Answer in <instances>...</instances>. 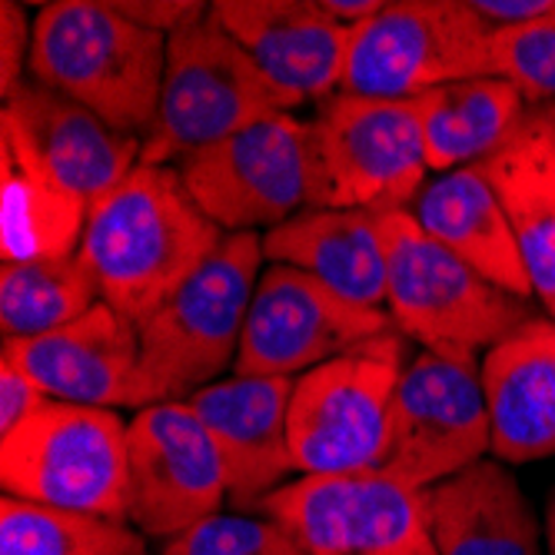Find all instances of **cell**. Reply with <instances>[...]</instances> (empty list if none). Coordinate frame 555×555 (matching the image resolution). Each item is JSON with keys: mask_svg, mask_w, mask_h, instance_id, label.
Segmentation results:
<instances>
[{"mask_svg": "<svg viewBox=\"0 0 555 555\" xmlns=\"http://www.w3.org/2000/svg\"><path fill=\"white\" fill-rule=\"evenodd\" d=\"M317 210H410L426 186L416 100L336 93L317 107Z\"/></svg>", "mask_w": 555, "mask_h": 555, "instance_id": "obj_8", "label": "cell"}, {"mask_svg": "<svg viewBox=\"0 0 555 555\" xmlns=\"http://www.w3.org/2000/svg\"><path fill=\"white\" fill-rule=\"evenodd\" d=\"M429 173L482 164L529 114L526 96L502 77H469L416 96Z\"/></svg>", "mask_w": 555, "mask_h": 555, "instance_id": "obj_24", "label": "cell"}, {"mask_svg": "<svg viewBox=\"0 0 555 555\" xmlns=\"http://www.w3.org/2000/svg\"><path fill=\"white\" fill-rule=\"evenodd\" d=\"M14 360L50 399L93 410H146L140 326L100 299L90 313L34 339H4Z\"/></svg>", "mask_w": 555, "mask_h": 555, "instance_id": "obj_16", "label": "cell"}, {"mask_svg": "<svg viewBox=\"0 0 555 555\" xmlns=\"http://www.w3.org/2000/svg\"><path fill=\"white\" fill-rule=\"evenodd\" d=\"M410 214L433 240H439L449 254H456L492 286L519 299L535 296L509 217L479 164L426 180Z\"/></svg>", "mask_w": 555, "mask_h": 555, "instance_id": "obj_21", "label": "cell"}, {"mask_svg": "<svg viewBox=\"0 0 555 555\" xmlns=\"http://www.w3.org/2000/svg\"><path fill=\"white\" fill-rule=\"evenodd\" d=\"M167 40L111 4L57 0L34 21L27 67L37 83L77 100L114 130L146 137L160 107Z\"/></svg>", "mask_w": 555, "mask_h": 555, "instance_id": "obj_2", "label": "cell"}, {"mask_svg": "<svg viewBox=\"0 0 555 555\" xmlns=\"http://www.w3.org/2000/svg\"><path fill=\"white\" fill-rule=\"evenodd\" d=\"M50 402V396L8 357H0V439L24 426Z\"/></svg>", "mask_w": 555, "mask_h": 555, "instance_id": "obj_30", "label": "cell"}, {"mask_svg": "<svg viewBox=\"0 0 555 555\" xmlns=\"http://www.w3.org/2000/svg\"><path fill=\"white\" fill-rule=\"evenodd\" d=\"M263 257L317 276L357 307H386V249L373 210H302L263 233Z\"/></svg>", "mask_w": 555, "mask_h": 555, "instance_id": "obj_23", "label": "cell"}, {"mask_svg": "<svg viewBox=\"0 0 555 555\" xmlns=\"http://www.w3.org/2000/svg\"><path fill=\"white\" fill-rule=\"evenodd\" d=\"M210 11L289 111L320 107L343 90L352 27L333 21L320 0H217Z\"/></svg>", "mask_w": 555, "mask_h": 555, "instance_id": "obj_17", "label": "cell"}, {"mask_svg": "<svg viewBox=\"0 0 555 555\" xmlns=\"http://www.w3.org/2000/svg\"><path fill=\"white\" fill-rule=\"evenodd\" d=\"M0 257L4 267L47 263L80 254L90 210L80 199L21 173L8 150H0Z\"/></svg>", "mask_w": 555, "mask_h": 555, "instance_id": "obj_25", "label": "cell"}, {"mask_svg": "<svg viewBox=\"0 0 555 555\" xmlns=\"http://www.w3.org/2000/svg\"><path fill=\"white\" fill-rule=\"evenodd\" d=\"M482 392L499 463L555 456V320H529L482 357Z\"/></svg>", "mask_w": 555, "mask_h": 555, "instance_id": "obj_19", "label": "cell"}, {"mask_svg": "<svg viewBox=\"0 0 555 555\" xmlns=\"http://www.w3.org/2000/svg\"><path fill=\"white\" fill-rule=\"evenodd\" d=\"M492 452V426L476 360L420 349L402 370L383 469L410 489H429Z\"/></svg>", "mask_w": 555, "mask_h": 555, "instance_id": "obj_12", "label": "cell"}, {"mask_svg": "<svg viewBox=\"0 0 555 555\" xmlns=\"http://www.w3.org/2000/svg\"><path fill=\"white\" fill-rule=\"evenodd\" d=\"M293 386L296 379L286 376H230L186 399L217 442L236 513L260 509L296 473L289 449Z\"/></svg>", "mask_w": 555, "mask_h": 555, "instance_id": "obj_18", "label": "cell"}, {"mask_svg": "<svg viewBox=\"0 0 555 555\" xmlns=\"http://www.w3.org/2000/svg\"><path fill=\"white\" fill-rule=\"evenodd\" d=\"M190 196L227 233L276 230L317 210L313 120L273 114L180 164Z\"/></svg>", "mask_w": 555, "mask_h": 555, "instance_id": "obj_9", "label": "cell"}, {"mask_svg": "<svg viewBox=\"0 0 555 555\" xmlns=\"http://www.w3.org/2000/svg\"><path fill=\"white\" fill-rule=\"evenodd\" d=\"M392 330L389 310L357 307L317 276L270 263L249 302L233 376L299 379Z\"/></svg>", "mask_w": 555, "mask_h": 555, "instance_id": "obj_13", "label": "cell"}, {"mask_svg": "<svg viewBox=\"0 0 555 555\" xmlns=\"http://www.w3.org/2000/svg\"><path fill=\"white\" fill-rule=\"evenodd\" d=\"M489 43L469 0H386L352 27L343 93L416 100L452 80L489 77Z\"/></svg>", "mask_w": 555, "mask_h": 555, "instance_id": "obj_10", "label": "cell"}, {"mask_svg": "<svg viewBox=\"0 0 555 555\" xmlns=\"http://www.w3.org/2000/svg\"><path fill=\"white\" fill-rule=\"evenodd\" d=\"M489 77L509 80L529 107L555 104V11L492 37Z\"/></svg>", "mask_w": 555, "mask_h": 555, "instance_id": "obj_28", "label": "cell"}, {"mask_svg": "<svg viewBox=\"0 0 555 555\" xmlns=\"http://www.w3.org/2000/svg\"><path fill=\"white\" fill-rule=\"evenodd\" d=\"M307 555H439L426 495L386 473L299 476L260 502Z\"/></svg>", "mask_w": 555, "mask_h": 555, "instance_id": "obj_11", "label": "cell"}, {"mask_svg": "<svg viewBox=\"0 0 555 555\" xmlns=\"http://www.w3.org/2000/svg\"><path fill=\"white\" fill-rule=\"evenodd\" d=\"M469 4L492 37L526 27L555 11V0H469Z\"/></svg>", "mask_w": 555, "mask_h": 555, "instance_id": "obj_33", "label": "cell"}, {"mask_svg": "<svg viewBox=\"0 0 555 555\" xmlns=\"http://www.w3.org/2000/svg\"><path fill=\"white\" fill-rule=\"evenodd\" d=\"M160 555H307V548L263 513H220L170 539Z\"/></svg>", "mask_w": 555, "mask_h": 555, "instance_id": "obj_29", "label": "cell"}, {"mask_svg": "<svg viewBox=\"0 0 555 555\" xmlns=\"http://www.w3.org/2000/svg\"><path fill=\"white\" fill-rule=\"evenodd\" d=\"M230 495L227 466L190 402H157L127 423V509L143 539H177Z\"/></svg>", "mask_w": 555, "mask_h": 555, "instance_id": "obj_14", "label": "cell"}, {"mask_svg": "<svg viewBox=\"0 0 555 555\" xmlns=\"http://www.w3.org/2000/svg\"><path fill=\"white\" fill-rule=\"evenodd\" d=\"M406 366V336L392 330L302 373L289 399V449L296 473H379L389 449L396 386Z\"/></svg>", "mask_w": 555, "mask_h": 555, "instance_id": "obj_6", "label": "cell"}, {"mask_svg": "<svg viewBox=\"0 0 555 555\" xmlns=\"http://www.w3.org/2000/svg\"><path fill=\"white\" fill-rule=\"evenodd\" d=\"M386 0H320V8L343 27H360L383 11Z\"/></svg>", "mask_w": 555, "mask_h": 555, "instance_id": "obj_34", "label": "cell"}, {"mask_svg": "<svg viewBox=\"0 0 555 555\" xmlns=\"http://www.w3.org/2000/svg\"><path fill=\"white\" fill-rule=\"evenodd\" d=\"M273 114H289V104L210 11L167 40L160 107L140 164H183Z\"/></svg>", "mask_w": 555, "mask_h": 555, "instance_id": "obj_5", "label": "cell"}, {"mask_svg": "<svg viewBox=\"0 0 555 555\" xmlns=\"http://www.w3.org/2000/svg\"><path fill=\"white\" fill-rule=\"evenodd\" d=\"M545 542H548V552L555 555V492L548 495V509H545Z\"/></svg>", "mask_w": 555, "mask_h": 555, "instance_id": "obj_35", "label": "cell"}, {"mask_svg": "<svg viewBox=\"0 0 555 555\" xmlns=\"http://www.w3.org/2000/svg\"><path fill=\"white\" fill-rule=\"evenodd\" d=\"M0 555H146V542L130 522L120 519L4 495Z\"/></svg>", "mask_w": 555, "mask_h": 555, "instance_id": "obj_27", "label": "cell"}, {"mask_svg": "<svg viewBox=\"0 0 555 555\" xmlns=\"http://www.w3.org/2000/svg\"><path fill=\"white\" fill-rule=\"evenodd\" d=\"M100 299V283L80 254L47 263H14L0 270V330L4 339L47 336L90 313Z\"/></svg>", "mask_w": 555, "mask_h": 555, "instance_id": "obj_26", "label": "cell"}, {"mask_svg": "<svg viewBox=\"0 0 555 555\" xmlns=\"http://www.w3.org/2000/svg\"><path fill=\"white\" fill-rule=\"evenodd\" d=\"M0 482L14 499L127 522V423L117 410L50 399L0 439Z\"/></svg>", "mask_w": 555, "mask_h": 555, "instance_id": "obj_7", "label": "cell"}, {"mask_svg": "<svg viewBox=\"0 0 555 555\" xmlns=\"http://www.w3.org/2000/svg\"><path fill=\"white\" fill-rule=\"evenodd\" d=\"M223 236L190 196L180 167L140 164L90 210L80 257L104 302L140 326L217 254Z\"/></svg>", "mask_w": 555, "mask_h": 555, "instance_id": "obj_1", "label": "cell"}, {"mask_svg": "<svg viewBox=\"0 0 555 555\" xmlns=\"http://www.w3.org/2000/svg\"><path fill=\"white\" fill-rule=\"evenodd\" d=\"M117 14H124L127 21L157 30L164 37L204 21L210 14V4H199V0H120V4H111Z\"/></svg>", "mask_w": 555, "mask_h": 555, "instance_id": "obj_32", "label": "cell"}, {"mask_svg": "<svg viewBox=\"0 0 555 555\" xmlns=\"http://www.w3.org/2000/svg\"><path fill=\"white\" fill-rule=\"evenodd\" d=\"M0 90L4 100L24 83V64H30V43L34 30H27V14L24 8L4 0L0 4Z\"/></svg>", "mask_w": 555, "mask_h": 555, "instance_id": "obj_31", "label": "cell"}, {"mask_svg": "<svg viewBox=\"0 0 555 555\" xmlns=\"http://www.w3.org/2000/svg\"><path fill=\"white\" fill-rule=\"evenodd\" d=\"M423 495L439 555H539L535 509L499 460H482Z\"/></svg>", "mask_w": 555, "mask_h": 555, "instance_id": "obj_22", "label": "cell"}, {"mask_svg": "<svg viewBox=\"0 0 555 555\" xmlns=\"http://www.w3.org/2000/svg\"><path fill=\"white\" fill-rule=\"evenodd\" d=\"M479 167L509 217L535 299L555 320V104L529 107L519 130Z\"/></svg>", "mask_w": 555, "mask_h": 555, "instance_id": "obj_20", "label": "cell"}, {"mask_svg": "<svg viewBox=\"0 0 555 555\" xmlns=\"http://www.w3.org/2000/svg\"><path fill=\"white\" fill-rule=\"evenodd\" d=\"M0 150L21 173L93 210L140 167L143 137L114 130L77 100L24 80L4 100Z\"/></svg>", "mask_w": 555, "mask_h": 555, "instance_id": "obj_15", "label": "cell"}, {"mask_svg": "<svg viewBox=\"0 0 555 555\" xmlns=\"http://www.w3.org/2000/svg\"><path fill=\"white\" fill-rule=\"evenodd\" d=\"M263 260L260 233H227L217 254L140 323V370L150 406L186 402L236 363Z\"/></svg>", "mask_w": 555, "mask_h": 555, "instance_id": "obj_4", "label": "cell"}, {"mask_svg": "<svg viewBox=\"0 0 555 555\" xmlns=\"http://www.w3.org/2000/svg\"><path fill=\"white\" fill-rule=\"evenodd\" d=\"M386 310L396 333L442 357L479 360L509 333L535 320L529 299L482 280L433 240L410 210H383Z\"/></svg>", "mask_w": 555, "mask_h": 555, "instance_id": "obj_3", "label": "cell"}]
</instances>
